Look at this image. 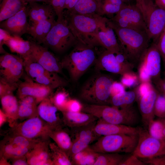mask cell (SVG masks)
Wrapping results in <instances>:
<instances>
[{"label": "cell", "mask_w": 165, "mask_h": 165, "mask_svg": "<svg viewBox=\"0 0 165 165\" xmlns=\"http://www.w3.org/2000/svg\"><path fill=\"white\" fill-rule=\"evenodd\" d=\"M49 139L38 142L27 154L29 165H54L51 156Z\"/></svg>", "instance_id": "obj_21"}, {"label": "cell", "mask_w": 165, "mask_h": 165, "mask_svg": "<svg viewBox=\"0 0 165 165\" xmlns=\"http://www.w3.org/2000/svg\"><path fill=\"white\" fill-rule=\"evenodd\" d=\"M8 122L7 116L2 109L0 110V127H1L6 122Z\"/></svg>", "instance_id": "obj_56"}, {"label": "cell", "mask_w": 165, "mask_h": 165, "mask_svg": "<svg viewBox=\"0 0 165 165\" xmlns=\"http://www.w3.org/2000/svg\"><path fill=\"white\" fill-rule=\"evenodd\" d=\"M97 121L86 126L71 128L72 145L68 154L70 160L75 155L87 148L95 139L98 138L94 130Z\"/></svg>", "instance_id": "obj_17"}, {"label": "cell", "mask_w": 165, "mask_h": 165, "mask_svg": "<svg viewBox=\"0 0 165 165\" xmlns=\"http://www.w3.org/2000/svg\"><path fill=\"white\" fill-rule=\"evenodd\" d=\"M102 2V0H78L73 8L68 11L80 14L101 16Z\"/></svg>", "instance_id": "obj_32"}, {"label": "cell", "mask_w": 165, "mask_h": 165, "mask_svg": "<svg viewBox=\"0 0 165 165\" xmlns=\"http://www.w3.org/2000/svg\"><path fill=\"white\" fill-rule=\"evenodd\" d=\"M24 63L27 75L34 82L53 90L67 85V81L59 74L48 70L37 62L27 59L24 60Z\"/></svg>", "instance_id": "obj_10"}, {"label": "cell", "mask_w": 165, "mask_h": 165, "mask_svg": "<svg viewBox=\"0 0 165 165\" xmlns=\"http://www.w3.org/2000/svg\"><path fill=\"white\" fill-rule=\"evenodd\" d=\"M95 46H101L115 54L122 53L115 32L107 22L97 32L95 39Z\"/></svg>", "instance_id": "obj_24"}, {"label": "cell", "mask_w": 165, "mask_h": 165, "mask_svg": "<svg viewBox=\"0 0 165 165\" xmlns=\"http://www.w3.org/2000/svg\"><path fill=\"white\" fill-rule=\"evenodd\" d=\"M103 1H106L112 3L119 5L121 6H123L126 4H124L120 0H103Z\"/></svg>", "instance_id": "obj_59"}, {"label": "cell", "mask_w": 165, "mask_h": 165, "mask_svg": "<svg viewBox=\"0 0 165 165\" xmlns=\"http://www.w3.org/2000/svg\"><path fill=\"white\" fill-rule=\"evenodd\" d=\"M59 110L51 101L49 97L42 101L38 106V116L54 129L63 127L64 124L57 112Z\"/></svg>", "instance_id": "obj_23"}, {"label": "cell", "mask_w": 165, "mask_h": 165, "mask_svg": "<svg viewBox=\"0 0 165 165\" xmlns=\"http://www.w3.org/2000/svg\"><path fill=\"white\" fill-rule=\"evenodd\" d=\"M8 160L3 158L0 157V165H10L11 163L8 162Z\"/></svg>", "instance_id": "obj_61"}, {"label": "cell", "mask_w": 165, "mask_h": 165, "mask_svg": "<svg viewBox=\"0 0 165 165\" xmlns=\"http://www.w3.org/2000/svg\"><path fill=\"white\" fill-rule=\"evenodd\" d=\"M94 64L97 71H105L122 76L136 75L133 70L126 68L119 62L115 53L105 50L97 57Z\"/></svg>", "instance_id": "obj_20"}, {"label": "cell", "mask_w": 165, "mask_h": 165, "mask_svg": "<svg viewBox=\"0 0 165 165\" xmlns=\"http://www.w3.org/2000/svg\"><path fill=\"white\" fill-rule=\"evenodd\" d=\"M137 78L136 75H125L123 76V78L121 79V83L123 86H130L133 85Z\"/></svg>", "instance_id": "obj_49"}, {"label": "cell", "mask_w": 165, "mask_h": 165, "mask_svg": "<svg viewBox=\"0 0 165 165\" xmlns=\"http://www.w3.org/2000/svg\"><path fill=\"white\" fill-rule=\"evenodd\" d=\"M24 59L19 56L8 53L0 57V75L9 82L18 84L24 73Z\"/></svg>", "instance_id": "obj_15"}, {"label": "cell", "mask_w": 165, "mask_h": 165, "mask_svg": "<svg viewBox=\"0 0 165 165\" xmlns=\"http://www.w3.org/2000/svg\"><path fill=\"white\" fill-rule=\"evenodd\" d=\"M161 56L156 43L152 42L138 64L139 78L141 82L153 83L160 77Z\"/></svg>", "instance_id": "obj_8"}, {"label": "cell", "mask_w": 165, "mask_h": 165, "mask_svg": "<svg viewBox=\"0 0 165 165\" xmlns=\"http://www.w3.org/2000/svg\"><path fill=\"white\" fill-rule=\"evenodd\" d=\"M163 133L164 136H165V118L163 119Z\"/></svg>", "instance_id": "obj_62"}, {"label": "cell", "mask_w": 165, "mask_h": 165, "mask_svg": "<svg viewBox=\"0 0 165 165\" xmlns=\"http://www.w3.org/2000/svg\"><path fill=\"white\" fill-rule=\"evenodd\" d=\"M29 24H31L55 18L56 13L50 4L33 2L28 4Z\"/></svg>", "instance_id": "obj_26"}, {"label": "cell", "mask_w": 165, "mask_h": 165, "mask_svg": "<svg viewBox=\"0 0 165 165\" xmlns=\"http://www.w3.org/2000/svg\"><path fill=\"white\" fill-rule=\"evenodd\" d=\"M82 107V104L79 101L70 98L67 102L64 110H67L73 112H81Z\"/></svg>", "instance_id": "obj_46"}, {"label": "cell", "mask_w": 165, "mask_h": 165, "mask_svg": "<svg viewBox=\"0 0 165 165\" xmlns=\"http://www.w3.org/2000/svg\"><path fill=\"white\" fill-rule=\"evenodd\" d=\"M108 25L116 34L122 52L127 60L134 67L138 65L151 41L147 32L119 27L108 19Z\"/></svg>", "instance_id": "obj_1"}, {"label": "cell", "mask_w": 165, "mask_h": 165, "mask_svg": "<svg viewBox=\"0 0 165 165\" xmlns=\"http://www.w3.org/2000/svg\"><path fill=\"white\" fill-rule=\"evenodd\" d=\"M152 0V1H153L154 2L155 0Z\"/></svg>", "instance_id": "obj_64"}, {"label": "cell", "mask_w": 165, "mask_h": 165, "mask_svg": "<svg viewBox=\"0 0 165 165\" xmlns=\"http://www.w3.org/2000/svg\"><path fill=\"white\" fill-rule=\"evenodd\" d=\"M18 84H12L0 78V97L8 94H13L17 90Z\"/></svg>", "instance_id": "obj_43"}, {"label": "cell", "mask_w": 165, "mask_h": 165, "mask_svg": "<svg viewBox=\"0 0 165 165\" xmlns=\"http://www.w3.org/2000/svg\"><path fill=\"white\" fill-rule=\"evenodd\" d=\"M78 0H66L64 10H72L76 4Z\"/></svg>", "instance_id": "obj_54"}, {"label": "cell", "mask_w": 165, "mask_h": 165, "mask_svg": "<svg viewBox=\"0 0 165 165\" xmlns=\"http://www.w3.org/2000/svg\"><path fill=\"white\" fill-rule=\"evenodd\" d=\"M138 97V88L133 90H125L111 97L109 104L119 108L129 107L133 105Z\"/></svg>", "instance_id": "obj_34"}, {"label": "cell", "mask_w": 165, "mask_h": 165, "mask_svg": "<svg viewBox=\"0 0 165 165\" xmlns=\"http://www.w3.org/2000/svg\"><path fill=\"white\" fill-rule=\"evenodd\" d=\"M110 19L119 27L147 32L144 16L136 5L123 6L114 17Z\"/></svg>", "instance_id": "obj_13"}, {"label": "cell", "mask_w": 165, "mask_h": 165, "mask_svg": "<svg viewBox=\"0 0 165 165\" xmlns=\"http://www.w3.org/2000/svg\"><path fill=\"white\" fill-rule=\"evenodd\" d=\"M113 82L112 79L107 75H95L82 86L79 98L84 104L108 105Z\"/></svg>", "instance_id": "obj_5"}, {"label": "cell", "mask_w": 165, "mask_h": 165, "mask_svg": "<svg viewBox=\"0 0 165 165\" xmlns=\"http://www.w3.org/2000/svg\"><path fill=\"white\" fill-rule=\"evenodd\" d=\"M49 97L53 104L60 111L64 109L67 102L70 99L68 93L63 89L58 90L53 94L52 93Z\"/></svg>", "instance_id": "obj_40"}, {"label": "cell", "mask_w": 165, "mask_h": 165, "mask_svg": "<svg viewBox=\"0 0 165 165\" xmlns=\"http://www.w3.org/2000/svg\"><path fill=\"white\" fill-rule=\"evenodd\" d=\"M154 114L160 118H165V97L158 91L154 106Z\"/></svg>", "instance_id": "obj_42"}, {"label": "cell", "mask_w": 165, "mask_h": 165, "mask_svg": "<svg viewBox=\"0 0 165 165\" xmlns=\"http://www.w3.org/2000/svg\"><path fill=\"white\" fill-rule=\"evenodd\" d=\"M156 44L165 65V27Z\"/></svg>", "instance_id": "obj_45"}, {"label": "cell", "mask_w": 165, "mask_h": 165, "mask_svg": "<svg viewBox=\"0 0 165 165\" xmlns=\"http://www.w3.org/2000/svg\"><path fill=\"white\" fill-rule=\"evenodd\" d=\"M64 18L78 41L92 47L99 30L108 19L104 16L80 14L64 10Z\"/></svg>", "instance_id": "obj_2"}, {"label": "cell", "mask_w": 165, "mask_h": 165, "mask_svg": "<svg viewBox=\"0 0 165 165\" xmlns=\"http://www.w3.org/2000/svg\"><path fill=\"white\" fill-rule=\"evenodd\" d=\"M49 148L51 156L54 165H72L67 154L54 142H50Z\"/></svg>", "instance_id": "obj_38"}, {"label": "cell", "mask_w": 165, "mask_h": 165, "mask_svg": "<svg viewBox=\"0 0 165 165\" xmlns=\"http://www.w3.org/2000/svg\"><path fill=\"white\" fill-rule=\"evenodd\" d=\"M66 1V0H50V4L56 13L57 21H61L64 19L63 13Z\"/></svg>", "instance_id": "obj_44"}, {"label": "cell", "mask_w": 165, "mask_h": 165, "mask_svg": "<svg viewBox=\"0 0 165 165\" xmlns=\"http://www.w3.org/2000/svg\"><path fill=\"white\" fill-rule=\"evenodd\" d=\"M81 112L90 114L106 122L134 127L139 122V115L133 106L119 108L107 105L83 103Z\"/></svg>", "instance_id": "obj_4"}, {"label": "cell", "mask_w": 165, "mask_h": 165, "mask_svg": "<svg viewBox=\"0 0 165 165\" xmlns=\"http://www.w3.org/2000/svg\"><path fill=\"white\" fill-rule=\"evenodd\" d=\"M98 153L94 152L89 146L73 156L71 160L72 165H94Z\"/></svg>", "instance_id": "obj_36"}, {"label": "cell", "mask_w": 165, "mask_h": 165, "mask_svg": "<svg viewBox=\"0 0 165 165\" xmlns=\"http://www.w3.org/2000/svg\"><path fill=\"white\" fill-rule=\"evenodd\" d=\"M28 19L27 5L13 15L0 22V28L12 36L21 37L27 33L29 27Z\"/></svg>", "instance_id": "obj_18"}, {"label": "cell", "mask_w": 165, "mask_h": 165, "mask_svg": "<svg viewBox=\"0 0 165 165\" xmlns=\"http://www.w3.org/2000/svg\"><path fill=\"white\" fill-rule=\"evenodd\" d=\"M95 48L78 41L61 61L63 69L67 71L72 81H77L95 64L97 58Z\"/></svg>", "instance_id": "obj_3"}, {"label": "cell", "mask_w": 165, "mask_h": 165, "mask_svg": "<svg viewBox=\"0 0 165 165\" xmlns=\"http://www.w3.org/2000/svg\"><path fill=\"white\" fill-rule=\"evenodd\" d=\"M136 6L142 12H144L146 9V4L145 0H135Z\"/></svg>", "instance_id": "obj_55"}, {"label": "cell", "mask_w": 165, "mask_h": 165, "mask_svg": "<svg viewBox=\"0 0 165 165\" xmlns=\"http://www.w3.org/2000/svg\"><path fill=\"white\" fill-rule=\"evenodd\" d=\"M34 97L28 96L19 101L18 119L23 120L38 116V105Z\"/></svg>", "instance_id": "obj_31"}, {"label": "cell", "mask_w": 165, "mask_h": 165, "mask_svg": "<svg viewBox=\"0 0 165 165\" xmlns=\"http://www.w3.org/2000/svg\"><path fill=\"white\" fill-rule=\"evenodd\" d=\"M138 139V134L103 136L89 146L97 153H132L137 146Z\"/></svg>", "instance_id": "obj_6"}, {"label": "cell", "mask_w": 165, "mask_h": 165, "mask_svg": "<svg viewBox=\"0 0 165 165\" xmlns=\"http://www.w3.org/2000/svg\"><path fill=\"white\" fill-rule=\"evenodd\" d=\"M125 91L123 85L120 82H114L112 87L111 97Z\"/></svg>", "instance_id": "obj_51"}, {"label": "cell", "mask_w": 165, "mask_h": 165, "mask_svg": "<svg viewBox=\"0 0 165 165\" xmlns=\"http://www.w3.org/2000/svg\"><path fill=\"white\" fill-rule=\"evenodd\" d=\"M158 92L152 85L145 94L138 98L142 121L145 126L148 127L150 122L154 119V106Z\"/></svg>", "instance_id": "obj_22"}, {"label": "cell", "mask_w": 165, "mask_h": 165, "mask_svg": "<svg viewBox=\"0 0 165 165\" xmlns=\"http://www.w3.org/2000/svg\"><path fill=\"white\" fill-rule=\"evenodd\" d=\"M137 146L132 153L139 159H150L165 154V141L151 136L148 130L139 127Z\"/></svg>", "instance_id": "obj_12"}, {"label": "cell", "mask_w": 165, "mask_h": 165, "mask_svg": "<svg viewBox=\"0 0 165 165\" xmlns=\"http://www.w3.org/2000/svg\"><path fill=\"white\" fill-rule=\"evenodd\" d=\"M61 112L64 125L71 129L86 126L98 119L92 115L81 112H73L65 110Z\"/></svg>", "instance_id": "obj_27"}, {"label": "cell", "mask_w": 165, "mask_h": 165, "mask_svg": "<svg viewBox=\"0 0 165 165\" xmlns=\"http://www.w3.org/2000/svg\"><path fill=\"white\" fill-rule=\"evenodd\" d=\"M78 41L64 18L61 21L56 20L42 44L61 53L73 47Z\"/></svg>", "instance_id": "obj_7"}, {"label": "cell", "mask_w": 165, "mask_h": 165, "mask_svg": "<svg viewBox=\"0 0 165 165\" xmlns=\"http://www.w3.org/2000/svg\"><path fill=\"white\" fill-rule=\"evenodd\" d=\"M148 127V131L151 136L157 139L165 141L163 119H154L150 122Z\"/></svg>", "instance_id": "obj_39"}, {"label": "cell", "mask_w": 165, "mask_h": 165, "mask_svg": "<svg viewBox=\"0 0 165 165\" xmlns=\"http://www.w3.org/2000/svg\"><path fill=\"white\" fill-rule=\"evenodd\" d=\"M48 135L59 147L68 155L72 146V140L70 135L68 132L63 127H61L51 130Z\"/></svg>", "instance_id": "obj_35"}, {"label": "cell", "mask_w": 165, "mask_h": 165, "mask_svg": "<svg viewBox=\"0 0 165 165\" xmlns=\"http://www.w3.org/2000/svg\"><path fill=\"white\" fill-rule=\"evenodd\" d=\"M11 165H29L26 156L17 157L10 160Z\"/></svg>", "instance_id": "obj_52"}, {"label": "cell", "mask_w": 165, "mask_h": 165, "mask_svg": "<svg viewBox=\"0 0 165 165\" xmlns=\"http://www.w3.org/2000/svg\"><path fill=\"white\" fill-rule=\"evenodd\" d=\"M28 4L33 2H42L50 4V0H24Z\"/></svg>", "instance_id": "obj_58"}, {"label": "cell", "mask_w": 165, "mask_h": 165, "mask_svg": "<svg viewBox=\"0 0 165 165\" xmlns=\"http://www.w3.org/2000/svg\"><path fill=\"white\" fill-rule=\"evenodd\" d=\"M41 140H31L21 135L7 133L0 142V157L7 160L26 156Z\"/></svg>", "instance_id": "obj_9"}, {"label": "cell", "mask_w": 165, "mask_h": 165, "mask_svg": "<svg viewBox=\"0 0 165 165\" xmlns=\"http://www.w3.org/2000/svg\"><path fill=\"white\" fill-rule=\"evenodd\" d=\"M154 83L159 92L165 97V78L163 79L160 78Z\"/></svg>", "instance_id": "obj_53"}, {"label": "cell", "mask_w": 165, "mask_h": 165, "mask_svg": "<svg viewBox=\"0 0 165 165\" xmlns=\"http://www.w3.org/2000/svg\"><path fill=\"white\" fill-rule=\"evenodd\" d=\"M132 155L127 157L120 165H145L147 164L132 153Z\"/></svg>", "instance_id": "obj_47"}, {"label": "cell", "mask_w": 165, "mask_h": 165, "mask_svg": "<svg viewBox=\"0 0 165 165\" xmlns=\"http://www.w3.org/2000/svg\"><path fill=\"white\" fill-rule=\"evenodd\" d=\"M0 53L5 54L7 53L3 47L5 41L11 35L4 30L0 28Z\"/></svg>", "instance_id": "obj_50"}, {"label": "cell", "mask_w": 165, "mask_h": 165, "mask_svg": "<svg viewBox=\"0 0 165 165\" xmlns=\"http://www.w3.org/2000/svg\"><path fill=\"white\" fill-rule=\"evenodd\" d=\"M122 6L102 0L100 16H106L108 19H111L119 11Z\"/></svg>", "instance_id": "obj_41"}, {"label": "cell", "mask_w": 165, "mask_h": 165, "mask_svg": "<svg viewBox=\"0 0 165 165\" xmlns=\"http://www.w3.org/2000/svg\"><path fill=\"white\" fill-rule=\"evenodd\" d=\"M154 2L157 6L165 9V0H155Z\"/></svg>", "instance_id": "obj_57"}, {"label": "cell", "mask_w": 165, "mask_h": 165, "mask_svg": "<svg viewBox=\"0 0 165 165\" xmlns=\"http://www.w3.org/2000/svg\"><path fill=\"white\" fill-rule=\"evenodd\" d=\"M28 4L24 0H0V22L13 15Z\"/></svg>", "instance_id": "obj_33"}, {"label": "cell", "mask_w": 165, "mask_h": 165, "mask_svg": "<svg viewBox=\"0 0 165 165\" xmlns=\"http://www.w3.org/2000/svg\"><path fill=\"white\" fill-rule=\"evenodd\" d=\"M8 133L21 135L31 140L50 138L48 134L51 128L38 116L17 123L10 127Z\"/></svg>", "instance_id": "obj_11"}, {"label": "cell", "mask_w": 165, "mask_h": 165, "mask_svg": "<svg viewBox=\"0 0 165 165\" xmlns=\"http://www.w3.org/2000/svg\"><path fill=\"white\" fill-rule=\"evenodd\" d=\"M2 110L7 116L10 127L14 126L18 119L19 101L13 94L0 97Z\"/></svg>", "instance_id": "obj_28"}, {"label": "cell", "mask_w": 165, "mask_h": 165, "mask_svg": "<svg viewBox=\"0 0 165 165\" xmlns=\"http://www.w3.org/2000/svg\"><path fill=\"white\" fill-rule=\"evenodd\" d=\"M55 18L50 19L29 24L27 33L39 44H42L47 35L56 22Z\"/></svg>", "instance_id": "obj_29"}, {"label": "cell", "mask_w": 165, "mask_h": 165, "mask_svg": "<svg viewBox=\"0 0 165 165\" xmlns=\"http://www.w3.org/2000/svg\"><path fill=\"white\" fill-rule=\"evenodd\" d=\"M126 157L118 153H98L94 165H120Z\"/></svg>", "instance_id": "obj_37"}, {"label": "cell", "mask_w": 165, "mask_h": 165, "mask_svg": "<svg viewBox=\"0 0 165 165\" xmlns=\"http://www.w3.org/2000/svg\"><path fill=\"white\" fill-rule=\"evenodd\" d=\"M139 127H134L121 124L108 123L98 119L94 130L99 138L103 136L117 134H138Z\"/></svg>", "instance_id": "obj_25"}, {"label": "cell", "mask_w": 165, "mask_h": 165, "mask_svg": "<svg viewBox=\"0 0 165 165\" xmlns=\"http://www.w3.org/2000/svg\"><path fill=\"white\" fill-rule=\"evenodd\" d=\"M6 45L12 52L18 54L24 60L28 58L31 53V46L30 41L25 40L21 37L10 35L5 40Z\"/></svg>", "instance_id": "obj_30"}, {"label": "cell", "mask_w": 165, "mask_h": 165, "mask_svg": "<svg viewBox=\"0 0 165 165\" xmlns=\"http://www.w3.org/2000/svg\"><path fill=\"white\" fill-rule=\"evenodd\" d=\"M142 161L151 165H165V154L152 159H143Z\"/></svg>", "instance_id": "obj_48"}, {"label": "cell", "mask_w": 165, "mask_h": 165, "mask_svg": "<svg viewBox=\"0 0 165 165\" xmlns=\"http://www.w3.org/2000/svg\"><path fill=\"white\" fill-rule=\"evenodd\" d=\"M164 66H165V65H164ZM164 74L165 77V71H164Z\"/></svg>", "instance_id": "obj_63"}, {"label": "cell", "mask_w": 165, "mask_h": 165, "mask_svg": "<svg viewBox=\"0 0 165 165\" xmlns=\"http://www.w3.org/2000/svg\"><path fill=\"white\" fill-rule=\"evenodd\" d=\"M126 5H136L135 0H120Z\"/></svg>", "instance_id": "obj_60"}, {"label": "cell", "mask_w": 165, "mask_h": 165, "mask_svg": "<svg viewBox=\"0 0 165 165\" xmlns=\"http://www.w3.org/2000/svg\"><path fill=\"white\" fill-rule=\"evenodd\" d=\"M28 38L31 45V53L27 59H29L37 62L50 71L62 74L63 69L61 61L48 48L41 45L31 37Z\"/></svg>", "instance_id": "obj_16"}, {"label": "cell", "mask_w": 165, "mask_h": 165, "mask_svg": "<svg viewBox=\"0 0 165 165\" xmlns=\"http://www.w3.org/2000/svg\"><path fill=\"white\" fill-rule=\"evenodd\" d=\"M145 0L147 33L152 42L156 43L165 27V9L157 6L153 1Z\"/></svg>", "instance_id": "obj_14"}, {"label": "cell", "mask_w": 165, "mask_h": 165, "mask_svg": "<svg viewBox=\"0 0 165 165\" xmlns=\"http://www.w3.org/2000/svg\"><path fill=\"white\" fill-rule=\"evenodd\" d=\"M53 90L48 86L34 82L27 75L24 81L19 82L16 94L19 99L28 96L33 97L38 104L49 97Z\"/></svg>", "instance_id": "obj_19"}]
</instances>
